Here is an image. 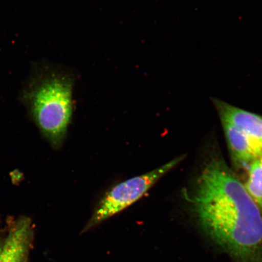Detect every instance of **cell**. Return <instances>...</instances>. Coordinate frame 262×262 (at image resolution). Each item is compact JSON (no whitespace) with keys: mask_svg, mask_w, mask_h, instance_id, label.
I'll return each mask as SVG.
<instances>
[{"mask_svg":"<svg viewBox=\"0 0 262 262\" xmlns=\"http://www.w3.org/2000/svg\"><path fill=\"white\" fill-rule=\"evenodd\" d=\"M190 202L200 227L234 262H262V212L224 160L206 165Z\"/></svg>","mask_w":262,"mask_h":262,"instance_id":"1","label":"cell"},{"mask_svg":"<svg viewBox=\"0 0 262 262\" xmlns=\"http://www.w3.org/2000/svg\"><path fill=\"white\" fill-rule=\"evenodd\" d=\"M73 83L67 74H53L42 80L31 94L32 117L55 149L63 145L73 117Z\"/></svg>","mask_w":262,"mask_h":262,"instance_id":"2","label":"cell"},{"mask_svg":"<svg viewBox=\"0 0 262 262\" xmlns=\"http://www.w3.org/2000/svg\"><path fill=\"white\" fill-rule=\"evenodd\" d=\"M184 157H177L153 171L127 179L108 190L98 203L84 228L85 230L119 214L138 201L166 173L182 162Z\"/></svg>","mask_w":262,"mask_h":262,"instance_id":"3","label":"cell"},{"mask_svg":"<svg viewBox=\"0 0 262 262\" xmlns=\"http://www.w3.org/2000/svg\"><path fill=\"white\" fill-rule=\"evenodd\" d=\"M33 238L31 219L23 216L13 222L0 253V262H28Z\"/></svg>","mask_w":262,"mask_h":262,"instance_id":"4","label":"cell"},{"mask_svg":"<svg viewBox=\"0 0 262 262\" xmlns=\"http://www.w3.org/2000/svg\"><path fill=\"white\" fill-rule=\"evenodd\" d=\"M213 102L221 120L234 124L262 152V117L220 100L214 99Z\"/></svg>","mask_w":262,"mask_h":262,"instance_id":"5","label":"cell"},{"mask_svg":"<svg viewBox=\"0 0 262 262\" xmlns=\"http://www.w3.org/2000/svg\"><path fill=\"white\" fill-rule=\"evenodd\" d=\"M232 160L239 168H248L262 155L251 141L234 124L222 120Z\"/></svg>","mask_w":262,"mask_h":262,"instance_id":"6","label":"cell"},{"mask_svg":"<svg viewBox=\"0 0 262 262\" xmlns=\"http://www.w3.org/2000/svg\"><path fill=\"white\" fill-rule=\"evenodd\" d=\"M245 187L262 212V155L248 167Z\"/></svg>","mask_w":262,"mask_h":262,"instance_id":"7","label":"cell"},{"mask_svg":"<svg viewBox=\"0 0 262 262\" xmlns=\"http://www.w3.org/2000/svg\"><path fill=\"white\" fill-rule=\"evenodd\" d=\"M2 249V245H1V244H0V253H1Z\"/></svg>","mask_w":262,"mask_h":262,"instance_id":"8","label":"cell"}]
</instances>
